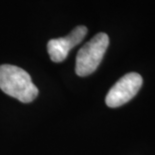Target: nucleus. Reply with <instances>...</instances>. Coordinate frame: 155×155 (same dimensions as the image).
<instances>
[{
    "label": "nucleus",
    "mask_w": 155,
    "mask_h": 155,
    "mask_svg": "<svg viewBox=\"0 0 155 155\" xmlns=\"http://www.w3.org/2000/svg\"><path fill=\"white\" fill-rule=\"evenodd\" d=\"M0 89L23 103L33 101L39 92L27 71L10 64L0 65Z\"/></svg>",
    "instance_id": "obj_1"
},
{
    "label": "nucleus",
    "mask_w": 155,
    "mask_h": 155,
    "mask_svg": "<svg viewBox=\"0 0 155 155\" xmlns=\"http://www.w3.org/2000/svg\"><path fill=\"white\" fill-rule=\"evenodd\" d=\"M109 45L106 33H98L79 49L76 56L75 72L78 76H87L96 70Z\"/></svg>",
    "instance_id": "obj_2"
},
{
    "label": "nucleus",
    "mask_w": 155,
    "mask_h": 155,
    "mask_svg": "<svg viewBox=\"0 0 155 155\" xmlns=\"http://www.w3.org/2000/svg\"><path fill=\"white\" fill-rule=\"evenodd\" d=\"M142 82L140 74L135 72L125 74L108 91L105 98L107 106L115 108L127 103L138 93L142 86Z\"/></svg>",
    "instance_id": "obj_3"
},
{
    "label": "nucleus",
    "mask_w": 155,
    "mask_h": 155,
    "mask_svg": "<svg viewBox=\"0 0 155 155\" xmlns=\"http://www.w3.org/2000/svg\"><path fill=\"white\" fill-rule=\"evenodd\" d=\"M85 26H77L65 37L50 39L47 43L48 54L53 62L59 63L66 59L69 51L83 40L87 34Z\"/></svg>",
    "instance_id": "obj_4"
}]
</instances>
